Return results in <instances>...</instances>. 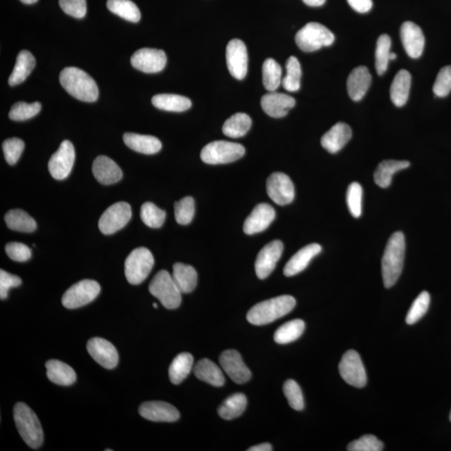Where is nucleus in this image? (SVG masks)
<instances>
[{
  "label": "nucleus",
  "mask_w": 451,
  "mask_h": 451,
  "mask_svg": "<svg viewBox=\"0 0 451 451\" xmlns=\"http://www.w3.org/2000/svg\"><path fill=\"white\" fill-rule=\"evenodd\" d=\"M92 172L96 179L103 185H113L122 180L123 173L113 159L100 155L94 160Z\"/></svg>",
  "instance_id": "nucleus-23"
},
{
  "label": "nucleus",
  "mask_w": 451,
  "mask_h": 451,
  "mask_svg": "<svg viewBox=\"0 0 451 451\" xmlns=\"http://www.w3.org/2000/svg\"><path fill=\"white\" fill-rule=\"evenodd\" d=\"M35 65H37V61H35L32 53L28 51H21L17 56L15 68L8 78L10 86L15 87L24 82L32 72Z\"/></svg>",
  "instance_id": "nucleus-33"
},
{
  "label": "nucleus",
  "mask_w": 451,
  "mask_h": 451,
  "mask_svg": "<svg viewBox=\"0 0 451 451\" xmlns=\"http://www.w3.org/2000/svg\"><path fill=\"white\" fill-rule=\"evenodd\" d=\"M248 451H271L272 450V445L269 443H263L253 446V447L249 448Z\"/></svg>",
  "instance_id": "nucleus-57"
},
{
  "label": "nucleus",
  "mask_w": 451,
  "mask_h": 451,
  "mask_svg": "<svg viewBox=\"0 0 451 451\" xmlns=\"http://www.w3.org/2000/svg\"><path fill=\"white\" fill-rule=\"evenodd\" d=\"M334 39V34L327 27L316 22H310L303 26L296 37L297 46L305 52H314L321 48L330 46Z\"/></svg>",
  "instance_id": "nucleus-5"
},
{
  "label": "nucleus",
  "mask_w": 451,
  "mask_h": 451,
  "mask_svg": "<svg viewBox=\"0 0 451 451\" xmlns=\"http://www.w3.org/2000/svg\"><path fill=\"white\" fill-rule=\"evenodd\" d=\"M391 39L387 34L379 37L375 51V68L379 75L385 74L390 62Z\"/></svg>",
  "instance_id": "nucleus-43"
},
{
  "label": "nucleus",
  "mask_w": 451,
  "mask_h": 451,
  "mask_svg": "<svg viewBox=\"0 0 451 451\" xmlns=\"http://www.w3.org/2000/svg\"><path fill=\"white\" fill-rule=\"evenodd\" d=\"M252 127V119L245 113H236L227 119L223 125L222 132L231 138L243 137Z\"/></svg>",
  "instance_id": "nucleus-37"
},
{
  "label": "nucleus",
  "mask_w": 451,
  "mask_h": 451,
  "mask_svg": "<svg viewBox=\"0 0 451 451\" xmlns=\"http://www.w3.org/2000/svg\"><path fill=\"white\" fill-rule=\"evenodd\" d=\"M339 374L348 385L363 388L367 383V374L360 355L355 350H348L343 355L338 365Z\"/></svg>",
  "instance_id": "nucleus-10"
},
{
  "label": "nucleus",
  "mask_w": 451,
  "mask_h": 451,
  "mask_svg": "<svg viewBox=\"0 0 451 451\" xmlns=\"http://www.w3.org/2000/svg\"><path fill=\"white\" fill-rule=\"evenodd\" d=\"M296 305V298L290 296L271 298L253 306L248 312L247 319L253 325L269 324L289 314Z\"/></svg>",
  "instance_id": "nucleus-3"
},
{
  "label": "nucleus",
  "mask_w": 451,
  "mask_h": 451,
  "mask_svg": "<svg viewBox=\"0 0 451 451\" xmlns=\"http://www.w3.org/2000/svg\"><path fill=\"white\" fill-rule=\"evenodd\" d=\"M352 10L364 13L371 10L373 6L372 0H347Z\"/></svg>",
  "instance_id": "nucleus-56"
},
{
  "label": "nucleus",
  "mask_w": 451,
  "mask_h": 451,
  "mask_svg": "<svg viewBox=\"0 0 451 451\" xmlns=\"http://www.w3.org/2000/svg\"><path fill=\"white\" fill-rule=\"evenodd\" d=\"M195 214V202L191 196L182 198L175 203V217L181 225H189Z\"/></svg>",
  "instance_id": "nucleus-48"
},
{
  "label": "nucleus",
  "mask_w": 451,
  "mask_h": 451,
  "mask_svg": "<svg viewBox=\"0 0 451 451\" xmlns=\"http://www.w3.org/2000/svg\"><path fill=\"white\" fill-rule=\"evenodd\" d=\"M284 393L288 401L290 407L300 412L305 409V399H303L301 388L296 381L288 379L284 385Z\"/></svg>",
  "instance_id": "nucleus-47"
},
{
  "label": "nucleus",
  "mask_w": 451,
  "mask_h": 451,
  "mask_svg": "<svg viewBox=\"0 0 451 451\" xmlns=\"http://www.w3.org/2000/svg\"><path fill=\"white\" fill-rule=\"evenodd\" d=\"M352 129L348 125L338 122L326 132L321 139V145L329 153H337L350 141Z\"/></svg>",
  "instance_id": "nucleus-25"
},
{
  "label": "nucleus",
  "mask_w": 451,
  "mask_h": 451,
  "mask_svg": "<svg viewBox=\"0 0 451 451\" xmlns=\"http://www.w3.org/2000/svg\"><path fill=\"white\" fill-rule=\"evenodd\" d=\"M6 252L8 258L15 262H26L31 258V249L28 246L20 243H8Z\"/></svg>",
  "instance_id": "nucleus-54"
},
{
  "label": "nucleus",
  "mask_w": 451,
  "mask_h": 451,
  "mask_svg": "<svg viewBox=\"0 0 451 451\" xmlns=\"http://www.w3.org/2000/svg\"><path fill=\"white\" fill-rule=\"evenodd\" d=\"M106 6L110 12L132 23H137L141 20L139 8L132 0H108Z\"/></svg>",
  "instance_id": "nucleus-39"
},
{
  "label": "nucleus",
  "mask_w": 451,
  "mask_h": 451,
  "mask_svg": "<svg viewBox=\"0 0 451 451\" xmlns=\"http://www.w3.org/2000/svg\"><path fill=\"white\" fill-rule=\"evenodd\" d=\"M40 110H42V104L39 102L30 104L26 102H17L12 106L8 116L15 122H23V120L33 118L39 113Z\"/></svg>",
  "instance_id": "nucleus-46"
},
{
  "label": "nucleus",
  "mask_w": 451,
  "mask_h": 451,
  "mask_svg": "<svg viewBox=\"0 0 451 451\" xmlns=\"http://www.w3.org/2000/svg\"><path fill=\"white\" fill-rule=\"evenodd\" d=\"M284 252V243L274 240L267 244L258 254L255 271L258 279H265L274 270Z\"/></svg>",
  "instance_id": "nucleus-16"
},
{
  "label": "nucleus",
  "mask_w": 451,
  "mask_h": 451,
  "mask_svg": "<svg viewBox=\"0 0 451 451\" xmlns=\"http://www.w3.org/2000/svg\"><path fill=\"white\" fill-rule=\"evenodd\" d=\"M153 307H155V309H158V305H156L155 303H153Z\"/></svg>",
  "instance_id": "nucleus-61"
},
{
  "label": "nucleus",
  "mask_w": 451,
  "mask_h": 451,
  "mask_svg": "<svg viewBox=\"0 0 451 451\" xmlns=\"http://www.w3.org/2000/svg\"><path fill=\"white\" fill-rule=\"evenodd\" d=\"M13 419L22 439L32 449H39L44 441V432L37 415L28 405L19 402L13 408Z\"/></svg>",
  "instance_id": "nucleus-4"
},
{
  "label": "nucleus",
  "mask_w": 451,
  "mask_h": 451,
  "mask_svg": "<svg viewBox=\"0 0 451 451\" xmlns=\"http://www.w3.org/2000/svg\"><path fill=\"white\" fill-rule=\"evenodd\" d=\"M75 160V151L72 143L64 141L51 156L48 165L49 172L56 180H64L70 175Z\"/></svg>",
  "instance_id": "nucleus-12"
},
{
  "label": "nucleus",
  "mask_w": 451,
  "mask_h": 451,
  "mask_svg": "<svg viewBox=\"0 0 451 451\" xmlns=\"http://www.w3.org/2000/svg\"><path fill=\"white\" fill-rule=\"evenodd\" d=\"M371 82L372 77L367 67H357L352 70L347 80L348 96L352 101H360L367 93Z\"/></svg>",
  "instance_id": "nucleus-24"
},
{
  "label": "nucleus",
  "mask_w": 451,
  "mask_h": 451,
  "mask_svg": "<svg viewBox=\"0 0 451 451\" xmlns=\"http://www.w3.org/2000/svg\"><path fill=\"white\" fill-rule=\"evenodd\" d=\"M172 276L182 293L193 292L198 284V272L193 267L184 263H175Z\"/></svg>",
  "instance_id": "nucleus-31"
},
{
  "label": "nucleus",
  "mask_w": 451,
  "mask_h": 451,
  "mask_svg": "<svg viewBox=\"0 0 451 451\" xmlns=\"http://www.w3.org/2000/svg\"><path fill=\"white\" fill-rule=\"evenodd\" d=\"M347 204L351 215L359 218L362 214V198H363V189L358 182H352L347 191Z\"/></svg>",
  "instance_id": "nucleus-49"
},
{
  "label": "nucleus",
  "mask_w": 451,
  "mask_h": 451,
  "mask_svg": "<svg viewBox=\"0 0 451 451\" xmlns=\"http://www.w3.org/2000/svg\"><path fill=\"white\" fill-rule=\"evenodd\" d=\"M141 417L153 422H175L180 413L173 405L163 401H149L139 408Z\"/></svg>",
  "instance_id": "nucleus-20"
},
{
  "label": "nucleus",
  "mask_w": 451,
  "mask_h": 451,
  "mask_svg": "<svg viewBox=\"0 0 451 451\" xmlns=\"http://www.w3.org/2000/svg\"><path fill=\"white\" fill-rule=\"evenodd\" d=\"M60 6L67 15L82 19L87 15V0H59Z\"/></svg>",
  "instance_id": "nucleus-53"
},
{
  "label": "nucleus",
  "mask_w": 451,
  "mask_h": 451,
  "mask_svg": "<svg viewBox=\"0 0 451 451\" xmlns=\"http://www.w3.org/2000/svg\"><path fill=\"white\" fill-rule=\"evenodd\" d=\"M305 329V324L301 319L289 321L281 326L274 334V341L279 345L292 343L300 338Z\"/></svg>",
  "instance_id": "nucleus-40"
},
{
  "label": "nucleus",
  "mask_w": 451,
  "mask_h": 451,
  "mask_svg": "<svg viewBox=\"0 0 451 451\" xmlns=\"http://www.w3.org/2000/svg\"><path fill=\"white\" fill-rule=\"evenodd\" d=\"M101 292L96 281L84 279L71 286L62 297V305L66 309L75 310L95 300Z\"/></svg>",
  "instance_id": "nucleus-9"
},
{
  "label": "nucleus",
  "mask_w": 451,
  "mask_h": 451,
  "mask_svg": "<svg viewBox=\"0 0 451 451\" xmlns=\"http://www.w3.org/2000/svg\"><path fill=\"white\" fill-rule=\"evenodd\" d=\"M322 251L319 244L312 243L305 246L289 259L285 265L284 274L287 277H292L300 274L310 265L312 259Z\"/></svg>",
  "instance_id": "nucleus-26"
},
{
  "label": "nucleus",
  "mask_w": 451,
  "mask_h": 451,
  "mask_svg": "<svg viewBox=\"0 0 451 451\" xmlns=\"http://www.w3.org/2000/svg\"><path fill=\"white\" fill-rule=\"evenodd\" d=\"M25 149V142L20 138H11L3 143L4 158L8 164L15 165L19 160Z\"/></svg>",
  "instance_id": "nucleus-50"
},
{
  "label": "nucleus",
  "mask_w": 451,
  "mask_h": 451,
  "mask_svg": "<svg viewBox=\"0 0 451 451\" xmlns=\"http://www.w3.org/2000/svg\"><path fill=\"white\" fill-rule=\"evenodd\" d=\"M22 3L25 4H33L38 1V0H20Z\"/></svg>",
  "instance_id": "nucleus-59"
},
{
  "label": "nucleus",
  "mask_w": 451,
  "mask_h": 451,
  "mask_svg": "<svg viewBox=\"0 0 451 451\" xmlns=\"http://www.w3.org/2000/svg\"><path fill=\"white\" fill-rule=\"evenodd\" d=\"M220 363L231 381L239 385L247 383L252 377L251 371L238 351L229 350L223 352L220 357Z\"/></svg>",
  "instance_id": "nucleus-17"
},
{
  "label": "nucleus",
  "mask_w": 451,
  "mask_h": 451,
  "mask_svg": "<svg viewBox=\"0 0 451 451\" xmlns=\"http://www.w3.org/2000/svg\"><path fill=\"white\" fill-rule=\"evenodd\" d=\"M47 377L58 386H70L77 381L75 370L64 362L51 360L46 362Z\"/></svg>",
  "instance_id": "nucleus-28"
},
{
  "label": "nucleus",
  "mask_w": 451,
  "mask_h": 451,
  "mask_svg": "<svg viewBox=\"0 0 451 451\" xmlns=\"http://www.w3.org/2000/svg\"><path fill=\"white\" fill-rule=\"evenodd\" d=\"M433 91L438 97L449 95L451 91V65L445 66L440 70L433 87Z\"/></svg>",
  "instance_id": "nucleus-52"
},
{
  "label": "nucleus",
  "mask_w": 451,
  "mask_h": 451,
  "mask_svg": "<svg viewBox=\"0 0 451 451\" xmlns=\"http://www.w3.org/2000/svg\"><path fill=\"white\" fill-rule=\"evenodd\" d=\"M396 57H397V56H396L395 53H392V52L390 53V61H395L396 59Z\"/></svg>",
  "instance_id": "nucleus-60"
},
{
  "label": "nucleus",
  "mask_w": 451,
  "mask_h": 451,
  "mask_svg": "<svg viewBox=\"0 0 451 451\" xmlns=\"http://www.w3.org/2000/svg\"><path fill=\"white\" fill-rule=\"evenodd\" d=\"M412 75L409 71L401 70L395 75L390 87V98L393 103L397 107L404 106L408 101Z\"/></svg>",
  "instance_id": "nucleus-32"
},
{
  "label": "nucleus",
  "mask_w": 451,
  "mask_h": 451,
  "mask_svg": "<svg viewBox=\"0 0 451 451\" xmlns=\"http://www.w3.org/2000/svg\"><path fill=\"white\" fill-rule=\"evenodd\" d=\"M301 65L296 56H290L286 63V75L282 84L286 91L296 92L301 87Z\"/></svg>",
  "instance_id": "nucleus-42"
},
{
  "label": "nucleus",
  "mask_w": 451,
  "mask_h": 451,
  "mask_svg": "<svg viewBox=\"0 0 451 451\" xmlns=\"http://www.w3.org/2000/svg\"><path fill=\"white\" fill-rule=\"evenodd\" d=\"M60 82L70 96L79 101L95 102L99 96L95 80L77 67H67L62 70Z\"/></svg>",
  "instance_id": "nucleus-2"
},
{
  "label": "nucleus",
  "mask_w": 451,
  "mask_h": 451,
  "mask_svg": "<svg viewBox=\"0 0 451 451\" xmlns=\"http://www.w3.org/2000/svg\"><path fill=\"white\" fill-rule=\"evenodd\" d=\"M431 296L428 292H422L415 299L412 307L406 316V323L412 325L417 323L426 314L428 306H430Z\"/></svg>",
  "instance_id": "nucleus-45"
},
{
  "label": "nucleus",
  "mask_w": 451,
  "mask_h": 451,
  "mask_svg": "<svg viewBox=\"0 0 451 451\" xmlns=\"http://www.w3.org/2000/svg\"><path fill=\"white\" fill-rule=\"evenodd\" d=\"M303 3L311 7L322 6L326 0H303Z\"/></svg>",
  "instance_id": "nucleus-58"
},
{
  "label": "nucleus",
  "mask_w": 451,
  "mask_h": 451,
  "mask_svg": "<svg viewBox=\"0 0 451 451\" xmlns=\"http://www.w3.org/2000/svg\"><path fill=\"white\" fill-rule=\"evenodd\" d=\"M6 224L8 229L21 232H32L37 229V222L28 213L20 209L11 210L6 213Z\"/></svg>",
  "instance_id": "nucleus-38"
},
{
  "label": "nucleus",
  "mask_w": 451,
  "mask_h": 451,
  "mask_svg": "<svg viewBox=\"0 0 451 451\" xmlns=\"http://www.w3.org/2000/svg\"><path fill=\"white\" fill-rule=\"evenodd\" d=\"M141 218L147 227L159 229L166 220V212L153 203H146L141 209Z\"/></svg>",
  "instance_id": "nucleus-44"
},
{
  "label": "nucleus",
  "mask_w": 451,
  "mask_h": 451,
  "mask_svg": "<svg viewBox=\"0 0 451 451\" xmlns=\"http://www.w3.org/2000/svg\"><path fill=\"white\" fill-rule=\"evenodd\" d=\"M154 266V258L149 249L138 248L129 253L125 262V274L132 285L140 284L149 276Z\"/></svg>",
  "instance_id": "nucleus-8"
},
{
  "label": "nucleus",
  "mask_w": 451,
  "mask_h": 451,
  "mask_svg": "<svg viewBox=\"0 0 451 451\" xmlns=\"http://www.w3.org/2000/svg\"><path fill=\"white\" fill-rule=\"evenodd\" d=\"M195 376L200 381L212 386L222 387L225 383L224 375L214 362L208 359L201 360L194 367Z\"/></svg>",
  "instance_id": "nucleus-29"
},
{
  "label": "nucleus",
  "mask_w": 451,
  "mask_h": 451,
  "mask_svg": "<svg viewBox=\"0 0 451 451\" xmlns=\"http://www.w3.org/2000/svg\"><path fill=\"white\" fill-rule=\"evenodd\" d=\"M350 451H381L383 450L382 441L373 435H365L360 439L352 441L348 445Z\"/></svg>",
  "instance_id": "nucleus-51"
},
{
  "label": "nucleus",
  "mask_w": 451,
  "mask_h": 451,
  "mask_svg": "<svg viewBox=\"0 0 451 451\" xmlns=\"http://www.w3.org/2000/svg\"><path fill=\"white\" fill-rule=\"evenodd\" d=\"M151 102L156 108L172 113H182L191 106L189 98L174 94H159L153 97Z\"/></svg>",
  "instance_id": "nucleus-34"
},
{
  "label": "nucleus",
  "mask_w": 451,
  "mask_h": 451,
  "mask_svg": "<svg viewBox=\"0 0 451 451\" xmlns=\"http://www.w3.org/2000/svg\"><path fill=\"white\" fill-rule=\"evenodd\" d=\"M167 56L162 50L143 48L133 53L131 63L134 68L144 73L153 74L162 71L167 65Z\"/></svg>",
  "instance_id": "nucleus-14"
},
{
  "label": "nucleus",
  "mask_w": 451,
  "mask_h": 451,
  "mask_svg": "<svg viewBox=\"0 0 451 451\" xmlns=\"http://www.w3.org/2000/svg\"><path fill=\"white\" fill-rule=\"evenodd\" d=\"M247 397L242 393L232 395L218 408V414L226 421H231L243 414L247 407Z\"/></svg>",
  "instance_id": "nucleus-36"
},
{
  "label": "nucleus",
  "mask_w": 451,
  "mask_h": 451,
  "mask_svg": "<svg viewBox=\"0 0 451 451\" xmlns=\"http://www.w3.org/2000/svg\"><path fill=\"white\" fill-rule=\"evenodd\" d=\"M450 421H451V412H450Z\"/></svg>",
  "instance_id": "nucleus-62"
},
{
  "label": "nucleus",
  "mask_w": 451,
  "mask_h": 451,
  "mask_svg": "<svg viewBox=\"0 0 451 451\" xmlns=\"http://www.w3.org/2000/svg\"><path fill=\"white\" fill-rule=\"evenodd\" d=\"M282 68L275 60L269 58L262 65V83L267 91L274 92L282 84Z\"/></svg>",
  "instance_id": "nucleus-41"
},
{
  "label": "nucleus",
  "mask_w": 451,
  "mask_h": 451,
  "mask_svg": "<svg viewBox=\"0 0 451 451\" xmlns=\"http://www.w3.org/2000/svg\"><path fill=\"white\" fill-rule=\"evenodd\" d=\"M275 217L274 209L269 204H258L245 220L243 231L248 235L259 234L270 226Z\"/></svg>",
  "instance_id": "nucleus-21"
},
{
  "label": "nucleus",
  "mask_w": 451,
  "mask_h": 451,
  "mask_svg": "<svg viewBox=\"0 0 451 451\" xmlns=\"http://www.w3.org/2000/svg\"><path fill=\"white\" fill-rule=\"evenodd\" d=\"M87 350L98 364L107 369H113L118 364V352L109 341L101 338H93L87 343Z\"/></svg>",
  "instance_id": "nucleus-18"
},
{
  "label": "nucleus",
  "mask_w": 451,
  "mask_h": 451,
  "mask_svg": "<svg viewBox=\"0 0 451 451\" xmlns=\"http://www.w3.org/2000/svg\"><path fill=\"white\" fill-rule=\"evenodd\" d=\"M410 163L407 160H386L379 164L374 172V182L382 189H387L392 182L393 176L396 172L408 168Z\"/></svg>",
  "instance_id": "nucleus-30"
},
{
  "label": "nucleus",
  "mask_w": 451,
  "mask_h": 451,
  "mask_svg": "<svg viewBox=\"0 0 451 451\" xmlns=\"http://www.w3.org/2000/svg\"><path fill=\"white\" fill-rule=\"evenodd\" d=\"M296 104V101L292 96L275 91L266 94L261 99L263 111L274 118L284 117Z\"/></svg>",
  "instance_id": "nucleus-22"
},
{
  "label": "nucleus",
  "mask_w": 451,
  "mask_h": 451,
  "mask_svg": "<svg viewBox=\"0 0 451 451\" xmlns=\"http://www.w3.org/2000/svg\"><path fill=\"white\" fill-rule=\"evenodd\" d=\"M405 239L403 232L396 231L388 239L382 258V277L386 288L394 286L403 270Z\"/></svg>",
  "instance_id": "nucleus-1"
},
{
  "label": "nucleus",
  "mask_w": 451,
  "mask_h": 451,
  "mask_svg": "<svg viewBox=\"0 0 451 451\" xmlns=\"http://www.w3.org/2000/svg\"><path fill=\"white\" fill-rule=\"evenodd\" d=\"M149 291L167 310H175L181 305L182 292L167 271L162 270L155 275Z\"/></svg>",
  "instance_id": "nucleus-6"
},
{
  "label": "nucleus",
  "mask_w": 451,
  "mask_h": 451,
  "mask_svg": "<svg viewBox=\"0 0 451 451\" xmlns=\"http://www.w3.org/2000/svg\"><path fill=\"white\" fill-rule=\"evenodd\" d=\"M244 154L245 148L239 143L216 141L203 147L201 159L210 165L227 164L242 158Z\"/></svg>",
  "instance_id": "nucleus-7"
},
{
  "label": "nucleus",
  "mask_w": 451,
  "mask_h": 451,
  "mask_svg": "<svg viewBox=\"0 0 451 451\" xmlns=\"http://www.w3.org/2000/svg\"><path fill=\"white\" fill-rule=\"evenodd\" d=\"M193 357L189 352H182L178 355L170 365V381L174 385H179L189 376L193 369Z\"/></svg>",
  "instance_id": "nucleus-35"
},
{
  "label": "nucleus",
  "mask_w": 451,
  "mask_h": 451,
  "mask_svg": "<svg viewBox=\"0 0 451 451\" xmlns=\"http://www.w3.org/2000/svg\"><path fill=\"white\" fill-rule=\"evenodd\" d=\"M226 60L232 77L243 80L248 73V56L247 47L242 40L234 39L227 44Z\"/></svg>",
  "instance_id": "nucleus-15"
},
{
  "label": "nucleus",
  "mask_w": 451,
  "mask_h": 451,
  "mask_svg": "<svg viewBox=\"0 0 451 451\" xmlns=\"http://www.w3.org/2000/svg\"><path fill=\"white\" fill-rule=\"evenodd\" d=\"M21 284L22 280L20 277L8 274L3 269L0 271V298L2 300L8 298L11 288L19 287Z\"/></svg>",
  "instance_id": "nucleus-55"
},
{
  "label": "nucleus",
  "mask_w": 451,
  "mask_h": 451,
  "mask_svg": "<svg viewBox=\"0 0 451 451\" xmlns=\"http://www.w3.org/2000/svg\"><path fill=\"white\" fill-rule=\"evenodd\" d=\"M400 39L406 53L413 59L422 56L426 39L422 30L413 22H405L400 28Z\"/></svg>",
  "instance_id": "nucleus-19"
},
{
  "label": "nucleus",
  "mask_w": 451,
  "mask_h": 451,
  "mask_svg": "<svg viewBox=\"0 0 451 451\" xmlns=\"http://www.w3.org/2000/svg\"><path fill=\"white\" fill-rule=\"evenodd\" d=\"M267 193L279 206L290 204L294 199L296 191L290 177L282 172H274L267 178Z\"/></svg>",
  "instance_id": "nucleus-13"
},
{
  "label": "nucleus",
  "mask_w": 451,
  "mask_h": 451,
  "mask_svg": "<svg viewBox=\"0 0 451 451\" xmlns=\"http://www.w3.org/2000/svg\"><path fill=\"white\" fill-rule=\"evenodd\" d=\"M123 141L129 149L146 155L158 153L163 146L162 142L158 138L136 133L124 134Z\"/></svg>",
  "instance_id": "nucleus-27"
},
{
  "label": "nucleus",
  "mask_w": 451,
  "mask_h": 451,
  "mask_svg": "<svg viewBox=\"0 0 451 451\" xmlns=\"http://www.w3.org/2000/svg\"><path fill=\"white\" fill-rule=\"evenodd\" d=\"M132 216L129 204L125 202L115 203L102 214L99 221V229L105 235L114 234L127 224Z\"/></svg>",
  "instance_id": "nucleus-11"
}]
</instances>
